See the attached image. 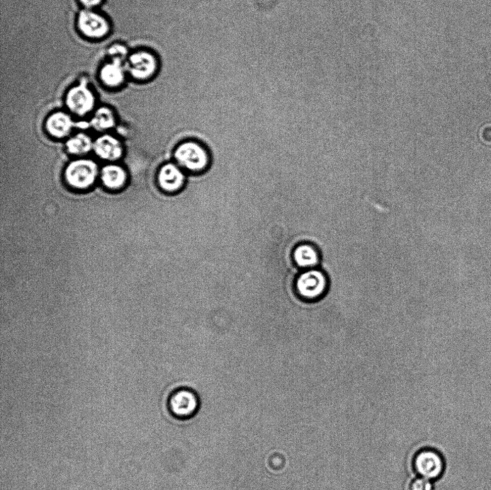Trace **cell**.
<instances>
[{
	"mask_svg": "<svg viewBox=\"0 0 491 490\" xmlns=\"http://www.w3.org/2000/svg\"><path fill=\"white\" fill-rule=\"evenodd\" d=\"M75 124L72 117L64 112H57L49 116L45 122V128L49 135L62 139L67 137Z\"/></svg>",
	"mask_w": 491,
	"mask_h": 490,
	"instance_id": "obj_12",
	"label": "cell"
},
{
	"mask_svg": "<svg viewBox=\"0 0 491 490\" xmlns=\"http://www.w3.org/2000/svg\"><path fill=\"white\" fill-rule=\"evenodd\" d=\"M128 74L138 81L154 79L160 71L159 57L149 50H138L130 55L125 64Z\"/></svg>",
	"mask_w": 491,
	"mask_h": 490,
	"instance_id": "obj_1",
	"label": "cell"
},
{
	"mask_svg": "<svg viewBox=\"0 0 491 490\" xmlns=\"http://www.w3.org/2000/svg\"><path fill=\"white\" fill-rule=\"evenodd\" d=\"M101 174L97 164L90 159H79L67 167L64 177L67 183L79 190L89 188Z\"/></svg>",
	"mask_w": 491,
	"mask_h": 490,
	"instance_id": "obj_4",
	"label": "cell"
},
{
	"mask_svg": "<svg viewBox=\"0 0 491 490\" xmlns=\"http://www.w3.org/2000/svg\"><path fill=\"white\" fill-rule=\"evenodd\" d=\"M158 181L163 190L174 192L183 187L185 183V175L180 166L169 164L161 169Z\"/></svg>",
	"mask_w": 491,
	"mask_h": 490,
	"instance_id": "obj_11",
	"label": "cell"
},
{
	"mask_svg": "<svg viewBox=\"0 0 491 490\" xmlns=\"http://www.w3.org/2000/svg\"><path fill=\"white\" fill-rule=\"evenodd\" d=\"M77 25L81 35L91 40H102L111 30L110 22L103 15L89 9L79 13Z\"/></svg>",
	"mask_w": 491,
	"mask_h": 490,
	"instance_id": "obj_6",
	"label": "cell"
},
{
	"mask_svg": "<svg viewBox=\"0 0 491 490\" xmlns=\"http://www.w3.org/2000/svg\"><path fill=\"white\" fill-rule=\"evenodd\" d=\"M101 178L103 185L111 190H119L123 188L128 181V174L120 166L110 164L101 171Z\"/></svg>",
	"mask_w": 491,
	"mask_h": 490,
	"instance_id": "obj_13",
	"label": "cell"
},
{
	"mask_svg": "<svg viewBox=\"0 0 491 490\" xmlns=\"http://www.w3.org/2000/svg\"><path fill=\"white\" fill-rule=\"evenodd\" d=\"M93 150L98 157L108 161H118L123 154L121 142L111 135H104L98 137L94 142Z\"/></svg>",
	"mask_w": 491,
	"mask_h": 490,
	"instance_id": "obj_9",
	"label": "cell"
},
{
	"mask_svg": "<svg viewBox=\"0 0 491 490\" xmlns=\"http://www.w3.org/2000/svg\"><path fill=\"white\" fill-rule=\"evenodd\" d=\"M199 398L194 392L181 389L172 392L167 401V410L174 419L185 421L193 418L200 411Z\"/></svg>",
	"mask_w": 491,
	"mask_h": 490,
	"instance_id": "obj_3",
	"label": "cell"
},
{
	"mask_svg": "<svg viewBox=\"0 0 491 490\" xmlns=\"http://www.w3.org/2000/svg\"><path fill=\"white\" fill-rule=\"evenodd\" d=\"M115 115L112 109L102 107L98 109L91 120V127L97 131L105 132L115 125Z\"/></svg>",
	"mask_w": 491,
	"mask_h": 490,
	"instance_id": "obj_16",
	"label": "cell"
},
{
	"mask_svg": "<svg viewBox=\"0 0 491 490\" xmlns=\"http://www.w3.org/2000/svg\"><path fill=\"white\" fill-rule=\"evenodd\" d=\"M410 490H434V482L421 477H417L411 482Z\"/></svg>",
	"mask_w": 491,
	"mask_h": 490,
	"instance_id": "obj_18",
	"label": "cell"
},
{
	"mask_svg": "<svg viewBox=\"0 0 491 490\" xmlns=\"http://www.w3.org/2000/svg\"><path fill=\"white\" fill-rule=\"evenodd\" d=\"M127 74L125 64L110 60L101 69L99 78L105 86L110 88H117L125 83Z\"/></svg>",
	"mask_w": 491,
	"mask_h": 490,
	"instance_id": "obj_10",
	"label": "cell"
},
{
	"mask_svg": "<svg viewBox=\"0 0 491 490\" xmlns=\"http://www.w3.org/2000/svg\"><path fill=\"white\" fill-rule=\"evenodd\" d=\"M296 263L303 268H313L320 262V257L316 249L310 244H302L293 253Z\"/></svg>",
	"mask_w": 491,
	"mask_h": 490,
	"instance_id": "obj_14",
	"label": "cell"
},
{
	"mask_svg": "<svg viewBox=\"0 0 491 490\" xmlns=\"http://www.w3.org/2000/svg\"><path fill=\"white\" fill-rule=\"evenodd\" d=\"M327 287V276L323 272L315 269L303 273L297 282L300 295L307 300H316L323 297Z\"/></svg>",
	"mask_w": 491,
	"mask_h": 490,
	"instance_id": "obj_8",
	"label": "cell"
},
{
	"mask_svg": "<svg viewBox=\"0 0 491 490\" xmlns=\"http://www.w3.org/2000/svg\"><path fill=\"white\" fill-rule=\"evenodd\" d=\"M79 2L84 7V9L94 10L101 6L104 0H79Z\"/></svg>",
	"mask_w": 491,
	"mask_h": 490,
	"instance_id": "obj_19",
	"label": "cell"
},
{
	"mask_svg": "<svg viewBox=\"0 0 491 490\" xmlns=\"http://www.w3.org/2000/svg\"><path fill=\"white\" fill-rule=\"evenodd\" d=\"M174 156L179 166L193 173L203 171L209 164L206 150L195 142H186L179 145Z\"/></svg>",
	"mask_w": 491,
	"mask_h": 490,
	"instance_id": "obj_5",
	"label": "cell"
},
{
	"mask_svg": "<svg viewBox=\"0 0 491 490\" xmlns=\"http://www.w3.org/2000/svg\"><path fill=\"white\" fill-rule=\"evenodd\" d=\"M480 137L483 142L491 144V124L485 125L481 128Z\"/></svg>",
	"mask_w": 491,
	"mask_h": 490,
	"instance_id": "obj_20",
	"label": "cell"
},
{
	"mask_svg": "<svg viewBox=\"0 0 491 490\" xmlns=\"http://www.w3.org/2000/svg\"><path fill=\"white\" fill-rule=\"evenodd\" d=\"M66 147L70 154L84 156L93 150L94 142L86 134L78 133L67 140Z\"/></svg>",
	"mask_w": 491,
	"mask_h": 490,
	"instance_id": "obj_15",
	"label": "cell"
},
{
	"mask_svg": "<svg viewBox=\"0 0 491 490\" xmlns=\"http://www.w3.org/2000/svg\"><path fill=\"white\" fill-rule=\"evenodd\" d=\"M65 102L72 113L79 117H84L94 110L96 97L87 81L82 80L70 88L67 93Z\"/></svg>",
	"mask_w": 491,
	"mask_h": 490,
	"instance_id": "obj_7",
	"label": "cell"
},
{
	"mask_svg": "<svg viewBox=\"0 0 491 490\" xmlns=\"http://www.w3.org/2000/svg\"><path fill=\"white\" fill-rule=\"evenodd\" d=\"M130 55L128 47L123 43H114L108 49V55L110 60L120 62L123 64H125Z\"/></svg>",
	"mask_w": 491,
	"mask_h": 490,
	"instance_id": "obj_17",
	"label": "cell"
},
{
	"mask_svg": "<svg viewBox=\"0 0 491 490\" xmlns=\"http://www.w3.org/2000/svg\"><path fill=\"white\" fill-rule=\"evenodd\" d=\"M412 466L417 477L434 482L443 477L447 467L443 454L431 448L419 450L414 456Z\"/></svg>",
	"mask_w": 491,
	"mask_h": 490,
	"instance_id": "obj_2",
	"label": "cell"
}]
</instances>
